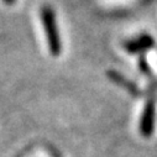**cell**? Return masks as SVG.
I'll return each instance as SVG.
<instances>
[{
	"mask_svg": "<svg viewBox=\"0 0 157 157\" xmlns=\"http://www.w3.org/2000/svg\"><path fill=\"white\" fill-rule=\"evenodd\" d=\"M41 21L46 32V38L48 44V50L52 56H59L62 51L61 46V38H59V32L57 27V21H56V15L52 8L50 6H44L41 9Z\"/></svg>",
	"mask_w": 157,
	"mask_h": 157,
	"instance_id": "obj_1",
	"label": "cell"
},
{
	"mask_svg": "<svg viewBox=\"0 0 157 157\" xmlns=\"http://www.w3.org/2000/svg\"><path fill=\"white\" fill-rule=\"evenodd\" d=\"M108 77L110 78L111 81H114L117 86H120V87H123L124 89H126L130 94H132V95H139V93H140L139 88H137L134 83H131L130 81H128L125 77H123L120 73H117V72H115V71H109V72H108Z\"/></svg>",
	"mask_w": 157,
	"mask_h": 157,
	"instance_id": "obj_4",
	"label": "cell"
},
{
	"mask_svg": "<svg viewBox=\"0 0 157 157\" xmlns=\"http://www.w3.org/2000/svg\"><path fill=\"white\" fill-rule=\"evenodd\" d=\"M139 68H140V71H141L145 75L152 77V69H151L150 64L147 63V59H146L145 56H140V58H139Z\"/></svg>",
	"mask_w": 157,
	"mask_h": 157,
	"instance_id": "obj_5",
	"label": "cell"
},
{
	"mask_svg": "<svg viewBox=\"0 0 157 157\" xmlns=\"http://www.w3.org/2000/svg\"><path fill=\"white\" fill-rule=\"evenodd\" d=\"M153 45H155L153 37L148 33H144L136 38L126 41L124 47L131 55H141V53H145L146 51H148L150 48H152Z\"/></svg>",
	"mask_w": 157,
	"mask_h": 157,
	"instance_id": "obj_3",
	"label": "cell"
},
{
	"mask_svg": "<svg viewBox=\"0 0 157 157\" xmlns=\"http://www.w3.org/2000/svg\"><path fill=\"white\" fill-rule=\"evenodd\" d=\"M155 120H156V103L153 99H150L142 110L140 119V134L144 137H150L155 130Z\"/></svg>",
	"mask_w": 157,
	"mask_h": 157,
	"instance_id": "obj_2",
	"label": "cell"
},
{
	"mask_svg": "<svg viewBox=\"0 0 157 157\" xmlns=\"http://www.w3.org/2000/svg\"><path fill=\"white\" fill-rule=\"evenodd\" d=\"M55 156H56V155H55ZM56 157H57V156H56Z\"/></svg>",
	"mask_w": 157,
	"mask_h": 157,
	"instance_id": "obj_7",
	"label": "cell"
},
{
	"mask_svg": "<svg viewBox=\"0 0 157 157\" xmlns=\"http://www.w3.org/2000/svg\"><path fill=\"white\" fill-rule=\"evenodd\" d=\"M4 2H5L8 5H13V4L16 2V0H4Z\"/></svg>",
	"mask_w": 157,
	"mask_h": 157,
	"instance_id": "obj_6",
	"label": "cell"
}]
</instances>
